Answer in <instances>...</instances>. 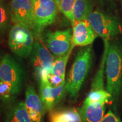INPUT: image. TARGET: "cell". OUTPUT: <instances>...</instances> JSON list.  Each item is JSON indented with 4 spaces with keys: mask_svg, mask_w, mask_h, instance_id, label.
<instances>
[{
    "mask_svg": "<svg viewBox=\"0 0 122 122\" xmlns=\"http://www.w3.org/2000/svg\"><path fill=\"white\" fill-rule=\"evenodd\" d=\"M105 67L106 91L117 104L122 92V45L119 42L109 44Z\"/></svg>",
    "mask_w": 122,
    "mask_h": 122,
    "instance_id": "obj_1",
    "label": "cell"
},
{
    "mask_svg": "<svg viewBox=\"0 0 122 122\" xmlns=\"http://www.w3.org/2000/svg\"><path fill=\"white\" fill-rule=\"evenodd\" d=\"M92 57V48L90 45L83 46L76 55L65 85L66 92L73 101H76L78 97L80 90L91 68Z\"/></svg>",
    "mask_w": 122,
    "mask_h": 122,
    "instance_id": "obj_2",
    "label": "cell"
},
{
    "mask_svg": "<svg viewBox=\"0 0 122 122\" xmlns=\"http://www.w3.org/2000/svg\"><path fill=\"white\" fill-rule=\"evenodd\" d=\"M35 28L33 35L36 40L42 41L44 29L54 23L58 12L54 0H33Z\"/></svg>",
    "mask_w": 122,
    "mask_h": 122,
    "instance_id": "obj_3",
    "label": "cell"
},
{
    "mask_svg": "<svg viewBox=\"0 0 122 122\" xmlns=\"http://www.w3.org/2000/svg\"><path fill=\"white\" fill-rule=\"evenodd\" d=\"M34 36L24 24L15 23L9 33L8 44L10 49L18 57L25 58L30 56L34 44Z\"/></svg>",
    "mask_w": 122,
    "mask_h": 122,
    "instance_id": "obj_4",
    "label": "cell"
},
{
    "mask_svg": "<svg viewBox=\"0 0 122 122\" xmlns=\"http://www.w3.org/2000/svg\"><path fill=\"white\" fill-rule=\"evenodd\" d=\"M88 20L97 36L109 41L119 34L120 27L117 19L99 10L93 11Z\"/></svg>",
    "mask_w": 122,
    "mask_h": 122,
    "instance_id": "obj_5",
    "label": "cell"
},
{
    "mask_svg": "<svg viewBox=\"0 0 122 122\" xmlns=\"http://www.w3.org/2000/svg\"><path fill=\"white\" fill-rule=\"evenodd\" d=\"M0 81L12 85L13 95L19 93L23 84V72L19 63L9 54H5L0 61Z\"/></svg>",
    "mask_w": 122,
    "mask_h": 122,
    "instance_id": "obj_6",
    "label": "cell"
},
{
    "mask_svg": "<svg viewBox=\"0 0 122 122\" xmlns=\"http://www.w3.org/2000/svg\"><path fill=\"white\" fill-rule=\"evenodd\" d=\"M42 40L47 48L56 57L65 56L74 48L72 30L70 28L47 32Z\"/></svg>",
    "mask_w": 122,
    "mask_h": 122,
    "instance_id": "obj_7",
    "label": "cell"
},
{
    "mask_svg": "<svg viewBox=\"0 0 122 122\" xmlns=\"http://www.w3.org/2000/svg\"><path fill=\"white\" fill-rule=\"evenodd\" d=\"M30 62L39 79L51 73L54 57L42 40H36L30 54Z\"/></svg>",
    "mask_w": 122,
    "mask_h": 122,
    "instance_id": "obj_8",
    "label": "cell"
},
{
    "mask_svg": "<svg viewBox=\"0 0 122 122\" xmlns=\"http://www.w3.org/2000/svg\"><path fill=\"white\" fill-rule=\"evenodd\" d=\"M9 8L12 23L24 24L33 34L35 28L33 0H11Z\"/></svg>",
    "mask_w": 122,
    "mask_h": 122,
    "instance_id": "obj_9",
    "label": "cell"
},
{
    "mask_svg": "<svg viewBox=\"0 0 122 122\" xmlns=\"http://www.w3.org/2000/svg\"><path fill=\"white\" fill-rule=\"evenodd\" d=\"M48 74L42 75L39 78L40 97L46 110L51 111L62 100L67 92L66 83L58 86H51L48 80Z\"/></svg>",
    "mask_w": 122,
    "mask_h": 122,
    "instance_id": "obj_10",
    "label": "cell"
},
{
    "mask_svg": "<svg viewBox=\"0 0 122 122\" xmlns=\"http://www.w3.org/2000/svg\"><path fill=\"white\" fill-rule=\"evenodd\" d=\"M72 26V43L74 46L91 45L98 37L88 19L75 22Z\"/></svg>",
    "mask_w": 122,
    "mask_h": 122,
    "instance_id": "obj_11",
    "label": "cell"
},
{
    "mask_svg": "<svg viewBox=\"0 0 122 122\" xmlns=\"http://www.w3.org/2000/svg\"><path fill=\"white\" fill-rule=\"evenodd\" d=\"M25 104L32 122H44L46 109L40 97L32 85H29L27 87Z\"/></svg>",
    "mask_w": 122,
    "mask_h": 122,
    "instance_id": "obj_12",
    "label": "cell"
},
{
    "mask_svg": "<svg viewBox=\"0 0 122 122\" xmlns=\"http://www.w3.org/2000/svg\"><path fill=\"white\" fill-rule=\"evenodd\" d=\"M105 103L94 102L84 104L79 110L83 122H100L104 117Z\"/></svg>",
    "mask_w": 122,
    "mask_h": 122,
    "instance_id": "obj_13",
    "label": "cell"
},
{
    "mask_svg": "<svg viewBox=\"0 0 122 122\" xmlns=\"http://www.w3.org/2000/svg\"><path fill=\"white\" fill-rule=\"evenodd\" d=\"M50 122H83L79 111L75 109L51 110Z\"/></svg>",
    "mask_w": 122,
    "mask_h": 122,
    "instance_id": "obj_14",
    "label": "cell"
},
{
    "mask_svg": "<svg viewBox=\"0 0 122 122\" xmlns=\"http://www.w3.org/2000/svg\"><path fill=\"white\" fill-rule=\"evenodd\" d=\"M93 5L92 0H76L73 9L74 23L88 19L89 15L93 11Z\"/></svg>",
    "mask_w": 122,
    "mask_h": 122,
    "instance_id": "obj_15",
    "label": "cell"
},
{
    "mask_svg": "<svg viewBox=\"0 0 122 122\" xmlns=\"http://www.w3.org/2000/svg\"><path fill=\"white\" fill-rule=\"evenodd\" d=\"M6 122H32L25 103H18L10 110L7 115Z\"/></svg>",
    "mask_w": 122,
    "mask_h": 122,
    "instance_id": "obj_16",
    "label": "cell"
},
{
    "mask_svg": "<svg viewBox=\"0 0 122 122\" xmlns=\"http://www.w3.org/2000/svg\"><path fill=\"white\" fill-rule=\"evenodd\" d=\"M104 41V51H103L102 59L101 62L100 67L92 81L91 89L92 91L104 89V70L110 42L109 41Z\"/></svg>",
    "mask_w": 122,
    "mask_h": 122,
    "instance_id": "obj_17",
    "label": "cell"
},
{
    "mask_svg": "<svg viewBox=\"0 0 122 122\" xmlns=\"http://www.w3.org/2000/svg\"><path fill=\"white\" fill-rule=\"evenodd\" d=\"M11 19L9 8L0 0V34H5L11 27Z\"/></svg>",
    "mask_w": 122,
    "mask_h": 122,
    "instance_id": "obj_18",
    "label": "cell"
},
{
    "mask_svg": "<svg viewBox=\"0 0 122 122\" xmlns=\"http://www.w3.org/2000/svg\"><path fill=\"white\" fill-rule=\"evenodd\" d=\"M72 50L71 49L67 54L65 56L57 57L54 59L51 74L60 76L63 79H65L66 67Z\"/></svg>",
    "mask_w": 122,
    "mask_h": 122,
    "instance_id": "obj_19",
    "label": "cell"
},
{
    "mask_svg": "<svg viewBox=\"0 0 122 122\" xmlns=\"http://www.w3.org/2000/svg\"><path fill=\"white\" fill-rule=\"evenodd\" d=\"M111 94L105 89L91 90L84 102V104H89L94 102L107 103L110 100L111 101Z\"/></svg>",
    "mask_w": 122,
    "mask_h": 122,
    "instance_id": "obj_20",
    "label": "cell"
},
{
    "mask_svg": "<svg viewBox=\"0 0 122 122\" xmlns=\"http://www.w3.org/2000/svg\"><path fill=\"white\" fill-rule=\"evenodd\" d=\"M76 0H62L59 10L71 22V24L74 23L73 9Z\"/></svg>",
    "mask_w": 122,
    "mask_h": 122,
    "instance_id": "obj_21",
    "label": "cell"
},
{
    "mask_svg": "<svg viewBox=\"0 0 122 122\" xmlns=\"http://www.w3.org/2000/svg\"><path fill=\"white\" fill-rule=\"evenodd\" d=\"M11 95H13L11 84L7 82L0 81V98L2 101H7Z\"/></svg>",
    "mask_w": 122,
    "mask_h": 122,
    "instance_id": "obj_22",
    "label": "cell"
},
{
    "mask_svg": "<svg viewBox=\"0 0 122 122\" xmlns=\"http://www.w3.org/2000/svg\"><path fill=\"white\" fill-rule=\"evenodd\" d=\"M48 80L50 84L53 86H58L62 84L66 83L65 79H63L60 76L51 73L48 75Z\"/></svg>",
    "mask_w": 122,
    "mask_h": 122,
    "instance_id": "obj_23",
    "label": "cell"
},
{
    "mask_svg": "<svg viewBox=\"0 0 122 122\" xmlns=\"http://www.w3.org/2000/svg\"><path fill=\"white\" fill-rule=\"evenodd\" d=\"M100 122H120V119L111 110L103 117Z\"/></svg>",
    "mask_w": 122,
    "mask_h": 122,
    "instance_id": "obj_24",
    "label": "cell"
},
{
    "mask_svg": "<svg viewBox=\"0 0 122 122\" xmlns=\"http://www.w3.org/2000/svg\"><path fill=\"white\" fill-rule=\"evenodd\" d=\"M54 2H56V5H57V7H58V9H59V6H60L61 4V2H62V0H54Z\"/></svg>",
    "mask_w": 122,
    "mask_h": 122,
    "instance_id": "obj_25",
    "label": "cell"
},
{
    "mask_svg": "<svg viewBox=\"0 0 122 122\" xmlns=\"http://www.w3.org/2000/svg\"><path fill=\"white\" fill-rule=\"evenodd\" d=\"M0 61H1V59H0Z\"/></svg>",
    "mask_w": 122,
    "mask_h": 122,
    "instance_id": "obj_26",
    "label": "cell"
}]
</instances>
